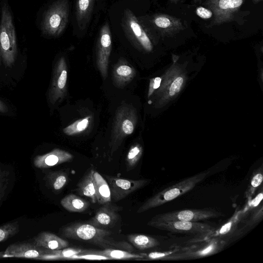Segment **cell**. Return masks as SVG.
<instances>
[{
	"mask_svg": "<svg viewBox=\"0 0 263 263\" xmlns=\"http://www.w3.org/2000/svg\"><path fill=\"white\" fill-rule=\"evenodd\" d=\"M62 233L67 238L86 241L104 249L113 248L133 251L132 246L126 241H116L111 233L89 223H75L64 227Z\"/></svg>",
	"mask_w": 263,
	"mask_h": 263,
	"instance_id": "obj_1",
	"label": "cell"
},
{
	"mask_svg": "<svg viewBox=\"0 0 263 263\" xmlns=\"http://www.w3.org/2000/svg\"><path fill=\"white\" fill-rule=\"evenodd\" d=\"M205 177L206 173H201L165 188L147 200L138 209L137 213L145 212L175 199L193 189Z\"/></svg>",
	"mask_w": 263,
	"mask_h": 263,
	"instance_id": "obj_2",
	"label": "cell"
},
{
	"mask_svg": "<svg viewBox=\"0 0 263 263\" xmlns=\"http://www.w3.org/2000/svg\"><path fill=\"white\" fill-rule=\"evenodd\" d=\"M0 53L6 66L10 67L13 64L17 53L16 37L11 14L5 4L2 9Z\"/></svg>",
	"mask_w": 263,
	"mask_h": 263,
	"instance_id": "obj_3",
	"label": "cell"
},
{
	"mask_svg": "<svg viewBox=\"0 0 263 263\" xmlns=\"http://www.w3.org/2000/svg\"><path fill=\"white\" fill-rule=\"evenodd\" d=\"M69 0H57L45 12L42 23L43 33L57 37L65 30L69 12Z\"/></svg>",
	"mask_w": 263,
	"mask_h": 263,
	"instance_id": "obj_4",
	"label": "cell"
},
{
	"mask_svg": "<svg viewBox=\"0 0 263 263\" xmlns=\"http://www.w3.org/2000/svg\"><path fill=\"white\" fill-rule=\"evenodd\" d=\"M245 0H205L203 5L213 12L209 27L233 21Z\"/></svg>",
	"mask_w": 263,
	"mask_h": 263,
	"instance_id": "obj_5",
	"label": "cell"
},
{
	"mask_svg": "<svg viewBox=\"0 0 263 263\" xmlns=\"http://www.w3.org/2000/svg\"><path fill=\"white\" fill-rule=\"evenodd\" d=\"M147 224L161 230L187 235H209L215 229L207 223L198 221L182 220L151 221L149 220Z\"/></svg>",
	"mask_w": 263,
	"mask_h": 263,
	"instance_id": "obj_6",
	"label": "cell"
},
{
	"mask_svg": "<svg viewBox=\"0 0 263 263\" xmlns=\"http://www.w3.org/2000/svg\"><path fill=\"white\" fill-rule=\"evenodd\" d=\"M220 212L210 208L188 209L158 214L153 217L151 221H170L182 220L198 221L222 216Z\"/></svg>",
	"mask_w": 263,
	"mask_h": 263,
	"instance_id": "obj_7",
	"label": "cell"
},
{
	"mask_svg": "<svg viewBox=\"0 0 263 263\" xmlns=\"http://www.w3.org/2000/svg\"><path fill=\"white\" fill-rule=\"evenodd\" d=\"M110 190L111 199L118 202L133 192L143 187L149 181L147 179L131 180L106 175Z\"/></svg>",
	"mask_w": 263,
	"mask_h": 263,
	"instance_id": "obj_8",
	"label": "cell"
},
{
	"mask_svg": "<svg viewBox=\"0 0 263 263\" xmlns=\"http://www.w3.org/2000/svg\"><path fill=\"white\" fill-rule=\"evenodd\" d=\"M226 243L225 241L214 237L200 245L180 250V259H196L214 254L221 251Z\"/></svg>",
	"mask_w": 263,
	"mask_h": 263,
	"instance_id": "obj_9",
	"label": "cell"
},
{
	"mask_svg": "<svg viewBox=\"0 0 263 263\" xmlns=\"http://www.w3.org/2000/svg\"><path fill=\"white\" fill-rule=\"evenodd\" d=\"M151 22L160 35L163 36H174L185 28L181 19L166 14L154 15Z\"/></svg>",
	"mask_w": 263,
	"mask_h": 263,
	"instance_id": "obj_10",
	"label": "cell"
},
{
	"mask_svg": "<svg viewBox=\"0 0 263 263\" xmlns=\"http://www.w3.org/2000/svg\"><path fill=\"white\" fill-rule=\"evenodd\" d=\"M125 28L130 35L147 51H151L153 46L146 32L139 23L134 14L129 9L124 11Z\"/></svg>",
	"mask_w": 263,
	"mask_h": 263,
	"instance_id": "obj_11",
	"label": "cell"
},
{
	"mask_svg": "<svg viewBox=\"0 0 263 263\" xmlns=\"http://www.w3.org/2000/svg\"><path fill=\"white\" fill-rule=\"evenodd\" d=\"M46 254V249L35 245L33 242H21L9 245L4 252V257L34 258L39 259Z\"/></svg>",
	"mask_w": 263,
	"mask_h": 263,
	"instance_id": "obj_12",
	"label": "cell"
},
{
	"mask_svg": "<svg viewBox=\"0 0 263 263\" xmlns=\"http://www.w3.org/2000/svg\"><path fill=\"white\" fill-rule=\"evenodd\" d=\"M111 49V33L109 25L105 23L101 28L98 43V62L103 74L106 73V66Z\"/></svg>",
	"mask_w": 263,
	"mask_h": 263,
	"instance_id": "obj_13",
	"label": "cell"
},
{
	"mask_svg": "<svg viewBox=\"0 0 263 263\" xmlns=\"http://www.w3.org/2000/svg\"><path fill=\"white\" fill-rule=\"evenodd\" d=\"M102 205L88 223L101 228L108 227L115 222L121 208L111 204L110 202Z\"/></svg>",
	"mask_w": 263,
	"mask_h": 263,
	"instance_id": "obj_14",
	"label": "cell"
},
{
	"mask_svg": "<svg viewBox=\"0 0 263 263\" xmlns=\"http://www.w3.org/2000/svg\"><path fill=\"white\" fill-rule=\"evenodd\" d=\"M73 158L72 155L60 149H54L42 155L36 156L33 160L34 165L39 168H47L69 161Z\"/></svg>",
	"mask_w": 263,
	"mask_h": 263,
	"instance_id": "obj_15",
	"label": "cell"
},
{
	"mask_svg": "<svg viewBox=\"0 0 263 263\" xmlns=\"http://www.w3.org/2000/svg\"><path fill=\"white\" fill-rule=\"evenodd\" d=\"M35 245L48 250H56L67 248L69 244L66 240L48 232H42L33 238Z\"/></svg>",
	"mask_w": 263,
	"mask_h": 263,
	"instance_id": "obj_16",
	"label": "cell"
},
{
	"mask_svg": "<svg viewBox=\"0 0 263 263\" xmlns=\"http://www.w3.org/2000/svg\"><path fill=\"white\" fill-rule=\"evenodd\" d=\"M81 253L94 254L106 256L109 259H142L144 253L135 254L119 249L106 248L103 250H83Z\"/></svg>",
	"mask_w": 263,
	"mask_h": 263,
	"instance_id": "obj_17",
	"label": "cell"
},
{
	"mask_svg": "<svg viewBox=\"0 0 263 263\" xmlns=\"http://www.w3.org/2000/svg\"><path fill=\"white\" fill-rule=\"evenodd\" d=\"M97 0H77L76 15L78 25L83 30L87 25L92 10L93 4Z\"/></svg>",
	"mask_w": 263,
	"mask_h": 263,
	"instance_id": "obj_18",
	"label": "cell"
},
{
	"mask_svg": "<svg viewBox=\"0 0 263 263\" xmlns=\"http://www.w3.org/2000/svg\"><path fill=\"white\" fill-rule=\"evenodd\" d=\"M92 177L96 187L97 202L104 204L111 202L110 190L107 181L98 172L94 170Z\"/></svg>",
	"mask_w": 263,
	"mask_h": 263,
	"instance_id": "obj_19",
	"label": "cell"
},
{
	"mask_svg": "<svg viewBox=\"0 0 263 263\" xmlns=\"http://www.w3.org/2000/svg\"><path fill=\"white\" fill-rule=\"evenodd\" d=\"M92 168L89 170L77 185V192L83 196L89 198L92 203L97 202L95 183L92 177Z\"/></svg>",
	"mask_w": 263,
	"mask_h": 263,
	"instance_id": "obj_20",
	"label": "cell"
},
{
	"mask_svg": "<svg viewBox=\"0 0 263 263\" xmlns=\"http://www.w3.org/2000/svg\"><path fill=\"white\" fill-rule=\"evenodd\" d=\"M60 203L65 209L71 212H83L89 206L87 200L73 194L65 196L61 199Z\"/></svg>",
	"mask_w": 263,
	"mask_h": 263,
	"instance_id": "obj_21",
	"label": "cell"
},
{
	"mask_svg": "<svg viewBox=\"0 0 263 263\" xmlns=\"http://www.w3.org/2000/svg\"><path fill=\"white\" fill-rule=\"evenodd\" d=\"M46 185L52 191L58 192L62 190L68 181V174L64 171L48 172L45 177Z\"/></svg>",
	"mask_w": 263,
	"mask_h": 263,
	"instance_id": "obj_22",
	"label": "cell"
},
{
	"mask_svg": "<svg viewBox=\"0 0 263 263\" xmlns=\"http://www.w3.org/2000/svg\"><path fill=\"white\" fill-rule=\"evenodd\" d=\"M127 239L134 247L140 250L155 248L160 245L155 238L143 234H130L127 236Z\"/></svg>",
	"mask_w": 263,
	"mask_h": 263,
	"instance_id": "obj_23",
	"label": "cell"
},
{
	"mask_svg": "<svg viewBox=\"0 0 263 263\" xmlns=\"http://www.w3.org/2000/svg\"><path fill=\"white\" fill-rule=\"evenodd\" d=\"M83 250L78 248H64L60 250H51L46 249V254L39 259L51 260L59 259H69L70 257L82 252Z\"/></svg>",
	"mask_w": 263,
	"mask_h": 263,
	"instance_id": "obj_24",
	"label": "cell"
},
{
	"mask_svg": "<svg viewBox=\"0 0 263 263\" xmlns=\"http://www.w3.org/2000/svg\"><path fill=\"white\" fill-rule=\"evenodd\" d=\"M241 214L240 211L235 213L227 223L222 226L215 232L213 231L212 233L209 234L210 238L218 237L226 235L234 231L240 220Z\"/></svg>",
	"mask_w": 263,
	"mask_h": 263,
	"instance_id": "obj_25",
	"label": "cell"
},
{
	"mask_svg": "<svg viewBox=\"0 0 263 263\" xmlns=\"http://www.w3.org/2000/svg\"><path fill=\"white\" fill-rule=\"evenodd\" d=\"M19 231L17 221L7 223L0 226V243L15 235Z\"/></svg>",
	"mask_w": 263,
	"mask_h": 263,
	"instance_id": "obj_26",
	"label": "cell"
},
{
	"mask_svg": "<svg viewBox=\"0 0 263 263\" xmlns=\"http://www.w3.org/2000/svg\"><path fill=\"white\" fill-rule=\"evenodd\" d=\"M180 250H175L173 251L164 252H153L148 254L144 253V257L142 259L145 260H158V259H179V251Z\"/></svg>",
	"mask_w": 263,
	"mask_h": 263,
	"instance_id": "obj_27",
	"label": "cell"
},
{
	"mask_svg": "<svg viewBox=\"0 0 263 263\" xmlns=\"http://www.w3.org/2000/svg\"><path fill=\"white\" fill-rule=\"evenodd\" d=\"M142 155L141 148L136 145L132 147L127 156L126 168L129 171L133 169L137 164Z\"/></svg>",
	"mask_w": 263,
	"mask_h": 263,
	"instance_id": "obj_28",
	"label": "cell"
},
{
	"mask_svg": "<svg viewBox=\"0 0 263 263\" xmlns=\"http://www.w3.org/2000/svg\"><path fill=\"white\" fill-rule=\"evenodd\" d=\"M263 179L261 169H259L255 173L250 181V184L246 193L247 197H251L252 195L254 193L256 189L261 184Z\"/></svg>",
	"mask_w": 263,
	"mask_h": 263,
	"instance_id": "obj_29",
	"label": "cell"
},
{
	"mask_svg": "<svg viewBox=\"0 0 263 263\" xmlns=\"http://www.w3.org/2000/svg\"><path fill=\"white\" fill-rule=\"evenodd\" d=\"M88 121L87 119H84L80 121H76L73 124L64 129V132L67 134H72L74 133L84 130L88 124Z\"/></svg>",
	"mask_w": 263,
	"mask_h": 263,
	"instance_id": "obj_30",
	"label": "cell"
},
{
	"mask_svg": "<svg viewBox=\"0 0 263 263\" xmlns=\"http://www.w3.org/2000/svg\"><path fill=\"white\" fill-rule=\"evenodd\" d=\"M69 259H87V260H110L109 258L94 254L80 253L70 257Z\"/></svg>",
	"mask_w": 263,
	"mask_h": 263,
	"instance_id": "obj_31",
	"label": "cell"
},
{
	"mask_svg": "<svg viewBox=\"0 0 263 263\" xmlns=\"http://www.w3.org/2000/svg\"><path fill=\"white\" fill-rule=\"evenodd\" d=\"M183 82V79L181 77H179L174 80L169 90V94L171 96H174L180 91Z\"/></svg>",
	"mask_w": 263,
	"mask_h": 263,
	"instance_id": "obj_32",
	"label": "cell"
},
{
	"mask_svg": "<svg viewBox=\"0 0 263 263\" xmlns=\"http://www.w3.org/2000/svg\"><path fill=\"white\" fill-rule=\"evenodd\" d=\"M196 13L200 17L203 19H209L213 17V12L209 8L199 6L196 9Z\"/></svg>",
	"mask_w": 263,
	"mask_h": 263,
	"instance_id": "obj_33",
	"label": "cell"
},
{
	"mask_svg": "<svg viewBox=\"0 0 263 263\" xmlns=\"http://www.w3.org/2000/svg\"><path fill=\"white\" fill-rule=\"evenodd\" d=\"M117 73L121 76H128L132 73V68L127 65H121L117 69Z\"/></svg>",
	"mask_w": 263,
	"mask_h": 263,
	"instance_id": "obj_34",
	"label": "cell"
},
{
	"mask_svg": "<svg viewBox=\"0 0 263 263\" xmlns=\"http://www.w3.org/2000/svg\"><path fill=\"white\" fill-rule=\"evenodd\" d=\"M122 127L123 132L126 134H131L133 132V124L129 120H125L123 122Z\"/></svg>",
	"mask_w": 263,
	"mask_h": 263,
	"instance_id": "obj_35",
	"label": "cell"
},
{
	"mask_svg": "<svg viewBox=\"0 0 263 263\" xmlns=\"http://www.w3.org/2000/svg\"><path fill=\"white\" fill-rule=\"evenodd\" d=\"M8 110L7 106L0 100V112L5 113L7 112Z\"/></svg>",
	"mask_w": 263,
	"mask_h": 263,
	"instance_id": "obj_36",
	"label": "cell"
},
{
	"mask_svg": "<svg viewBox=\"0 0 263 263\" xmlns=\"http://www.w3.org/2000/svg\"><path fill=\"white\" fill-rule=\"evenodd\" d=\"M161 82V79L159 77H157L154 79L153 88H158L160 85Z\"/></svg>",
	"mask_w": 263,
	"mask_h": 263,
	"instance_id": "obj_37",
	"label": "cell"
},
{
	"mask_svg": "<svg viewBox=\"0 0 263 263\" xmlns=\"http://www.w3.org/2000/svg\"><path fill=\"white\" fill-rule=\"evenodd\" d=\"M4 181H5L4 176L1 175H0V192L1 191V189H2Z\"/></svg>",
	"mask_w": 263,
	"mask_h": 263,
	"instance_id": "obj_38",
	"label": "cell"
},
{
	"mask_svg": "<svg viewBox=\"0 0 263 263\" xmlns=\"http://www.w3.org/2000/svg\"><path fill=\"white\" fill-rule=\"evenodd\" d=\"M262 0H252V2L254 4H257L261 2Z\"/></svg>",
	"mask_w": 263,
	"mask_h": 263,
	"instance_id": "obj_39",
	"label": "cell"
},
{
	"mask_svg": "<svg viewBox=\"0 0 263 263\" xmlns=\"http://www.w3.org/2000/svg\"><path fill=\"white\" fill-rule=\"evenodd\" d=\"M172 3H177L178 2H179L180 0H170Z\"/></svg>",
	"mask_w": 263,
	"mask_h": 263,
	"instance_id": "obj_40",
	"label": "cell"
},
{
	"mask_svg": "<svg viewBox=\"0 0 263 263\" xmlns=\"http://www.w3.org/2000/svg\"><path fill=\"white\" fill-rule=\"evenodd\" d=\"M4 257V252H0V258Z\"/></svg>",
	"mask_w": 263,
	"mask_h": 263,
	"instance_id": "obj_41",
	"label": "cell"
},
{
	"mask_svg": "<svg viewBox=\"0 0 263 263\" xmlns=\"http://www.w3.org/2000/svg\"><path fill=\"white\" fill-rule=\"evenodd\" d=\"M0 55H1V53H0ZM0 64H1V58H0Z\"/></svg>",
	"mask_w": 263,
	"mask_h": 263,
	"instance_id": "obj_42",
	"label": "cell"
},
{
	"mask_svg": "<svg viewBox=\"0 0 263 263\" xmlns=\"http://www.w3.org/2000/svg\"><path fill=\"white\" fill-rule=\"evenodd\" d=\"M0 175H1V174H0Z\"/></svg>",
	"mask_w": 263,
	"mask_h": 263,
	"instance_id": "obj_43",
	"label": "cell"
}]
</instances>
